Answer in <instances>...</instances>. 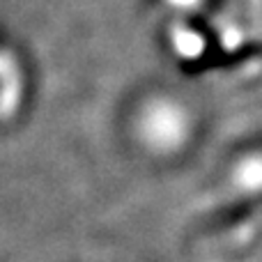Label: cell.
<instances>
[{
	"label": "cell",
	"mask_w": 262,
	"mask_h": 262,
	"mask_svg": "<svg viewBox=\"0 0 262 262\" xmlns=\"http://www.w3.org/2000/svg\"><path fill=\"white\" fill-rule=\"evenodd\" d=\"M143 136L154 145V147H175L184 136V113L182 108L172 104H152L149 108H145L143 113V122H140Z\"/></svg>",
	"instance_id": "6da1fadb"
},
{
	"label": "cell",
	"mask_w": 262,
	"mask_h": 262,
	"mask_svg": "<svg viewBox=\"0 0 262 262\" xmlns=\"http://www.w3.org/2000/svg\"><path fill=\"white\" fill-rule=\"evenodd\" d=\"M172 39H175L177 51H180L182 55H189V58L198 55L200 53V46H203V41H200L191 30H184V28H175Z\"/></svg>",
	"instance_id": "7a4b0ae2"
},
{
	"label": "cell",
	"mask_w": 262,
	"mask_h": 262,
	"mask_svg": "<svg viewBox=\"0 0 262 262\" xmlns=\"http://www.w3.org/2000/svg\"><path fill=\"white\" fill-rule=\"evenodd\" d=\"M237 177H239L246 186H253V189L262 186V159H251V161L242 163Z\"/></svg>",
	"instance_id": "3957f363"
},
{
	"label": "cell",
	"mask_w": 262,
	"mask_h": 262,
	"mask_svg": "<svg viewBox=\"0 0 262 262\" xmlns=\"http://www.w3.org/2000/svg\"><path fill=\"white\" fill-rule=\"evenodd\" d=\"M168 3H172V5H177V7H193L198 0H168Z\"/></svg>",
	"instance_id": "277c9868"
}]
</instances>
